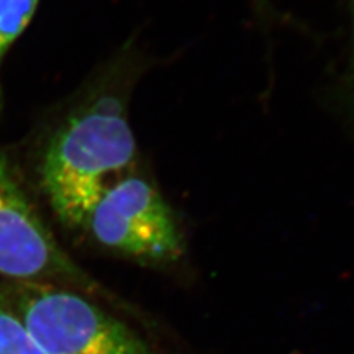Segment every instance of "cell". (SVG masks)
Here are the masks:
<instances>
[{
	"label": "cell",
	"instance_id": "cell-4",
	"mask_svg": "<svg viewBox=\"0 0 354 354\" xmlns=\"http://www.w3.org/2000/svg\"><path fill=\"white\" fill-rule=\"evenodd\" d=\"M70 273L73 266L0 155V274L36 281Z\"/></svg>",
	"mask_w": 354,
	"mask_h": 354
},
{
	"label": "cell",
	"instance_id": "cell-6",
	"mask_svg": "<svg viewBox=\"0 0 354 354\" xmlns=\"http://www.w3.org/2000/svg\"><path fill=\"white\" fill-rule=\"evenodd\" d=\"M0 354H48L21 317L0 306Z\"/></svg>",
	"mask_w": 354,
	"mask_h": 354
},
{
	"label": "cell",
	"instance_id": "cell-7",
	"mask_svg": "<svg viewBox=\"0 0 354 354\" xmlns=\"http://www.w3.org/2000/svg\"><path fill=\"white\" fill-rule=\"evenodd\" d=\"M353 12H354V0H353Z\"/></svg>",
	"mask_w": 354,
	"mask_h": 354
},
{
	"label": "cell",
	"instance_id": "cell-3",
	"mask_svg": "<svg viewBox=\"0 0 354 354\" xmlns=\"http://www.w3.org/2000/svg\"><path fill=\"white\" fill-rule=\"evenodd\" d=\"M18 316L48 354H153L117 319L68 291L37 288Z\"/></svg>",
	"mask_w": 354,
	"mask_h": 354
},
{
	"label": "cell",
	"instance_id": "cell-2",
	"mask_svg": "<svg viewBox=\"0 0 354 354\" xmlns=\"http://www.w3.org/2000/svg\"><path fill=\"white\" fill-rule=\"evenodd\" d=\"M84 226L102 245L129 256L165 261L183 252L171 209L145 179L129 174L97 201Z\"/></svg>",
	"mask_w": 354,
	"mask_h": 354
},
{
	"label": "cell",
	"instance_id": "cell-1",
	"mask_svg": "<svg viewBox=\"0 0 354 354\" xmlns=\"http://www.w3.org/2000/svg\"><path fill=\"white\" fill-rule=\"evenodd\" d=\"M135 158L124 99L102 93L52 138L41 162L43 189L65 225L84 226L99 199L129 176Z\"/></svg>",
	"mask_w": 354,
	"mask_h": 354
},
{
	"label": "cell",
	"instance_id": "cell-5",
	"mask_svg": "<svg viewBox=\"0 0 354 354\" xmlns=\"http://www.w3.org/2000/svg\"><path fill=\"white\" fill-rule=\"evenodd\" d=\"M39 0H0V64L36 12Z\"/></svg>",
	"mask_w": 354,
	"mask_h": 354
}]
</instances>
